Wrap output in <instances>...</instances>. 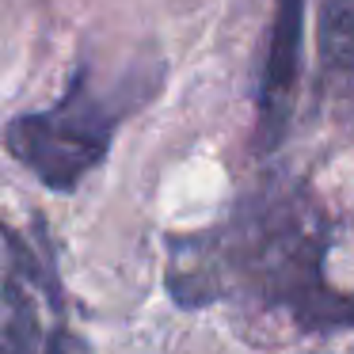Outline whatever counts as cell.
Listing matches in <instances>:
<instances>
[{"label": "cell", "mask_w": 354, "mask_h": 354, "mask_svg": "<svg viewBox=\"0 0 354 354\" xmlns=\"http://www.w3.org/2000/svg\"><path fill=\"white\" fill-rule=\"evenodd\" d=\"M328 248L331 229L308 191L267 183L225 225L198 236H171L168 290L187 308L236 297L290 316L301 331L351 328L354 293L328 282Z\"/></svg>", "instance_id": "obj_1"}, {"label": "cell", "mask_w": 354, "mask_h": 354, "mask_svg": "<svg viewBox=\"0 0 354 354\" xmlns=\"http://www.w3.org/2000/svg\"><path fill=\"white\" fill-rule=\"evenodd\" d=\"M305 57V0H274L263 73L255 84V153L267 156L290 133Z\"/></svg>", "instance_id": "obj_3"}, {"label": "cell", "mask_w": 354, "mask_h": 354, "mask_svg": "<svg viewBox=\"0 0 354 354\" xmlns=\"http://www.w3.org/2000/svg\"><path fill=\"white\" fill-rule=\"evenodd\" d=\"M160 88V65H130L118 80H100L88 62L77 65L65 95L46 111L19 115L4 130L8 153L50 191H77L92 168H100L122 118Z\"/></svg>", "instance_id": "obj_2"}, {"label": "cell", "mask_w": 354, "mask_h": 354, "mask_svg": "<svg viewBox=\"0 0 354 354\" xmlns=\"http://www.w3.org/2000/svg\"><path fill=\"white\" fill-rule=\"evenodd\" d=\"M4 232L8 244V282H4V305H8V335L16 354H69V328L62 313L54 320H42L39 293L57 282V270L50 259H39L12 229Z\"/></svg>", "instance_id": "obj_4"}, {"label": "cell", "mask_w": 354, "mask_h": 354, "mask_svg": "<svg viewBox=\"0 0 354 354\" xmlns=\"http://www.w3.org/2000/svg\"><path fill=\"white\" fill-rule=\"evenodd\" d=\"M316 46H320V73L335 88L354 84V0H324L320 27H316Z\"/></svg>", "instance_id": "obj_5"}]
</instances>
